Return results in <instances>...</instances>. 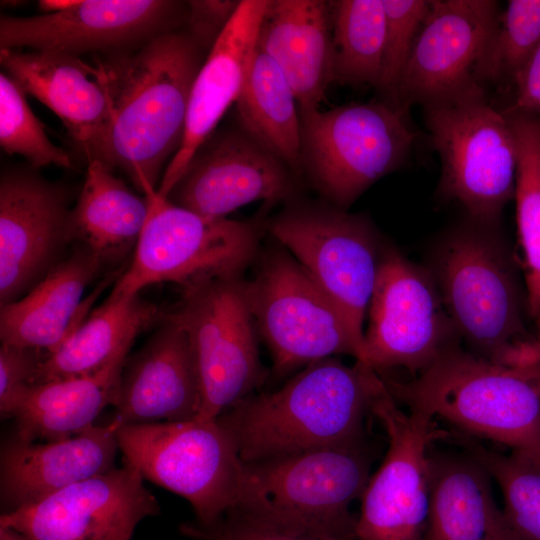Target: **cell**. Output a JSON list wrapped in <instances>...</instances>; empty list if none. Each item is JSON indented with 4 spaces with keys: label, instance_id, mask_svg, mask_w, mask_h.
Listing matches in <instances>:
<instances>
[{
    "label": "cell",
    "instance_id": "1",
    "mask_svg": "<svg viewBox=\"0 0 540 540\" xmlns=\"http://www.w3.org/2000/svg\"><path fill=\"white\" fill-rule=\"evenodd\" d=\"M201 50L187 32L169 31L95 61L110 102L99 160L144 195L157 190L163 164L182 143Z\"/></svg>",
    "mask_w": 540,
    "mask_h": 540
},
{
    "label": "cell",
    "instance_id": "2",
    "mask_svg": "<svg viewBox=\"0 0 540 540\" xmlns=\"http://www.w3.org/2000/svg\"><path fill=\"white\" fill-rule=\"evenodd\" d=\"M380 375L338 357L315 361L280 388L254 392L216 420L243 463L365 440Z\"/></svg>",
    "mask_w": 540,
    "mask_h": 540
},
{
    "label": "cell",
    "instance_id": "3",
    "mask_svg": "<svg viewBox=\"0 0 540 540\" xmlns=\"http://www.w3.org/2000/svg\"><path fill=\"white\" fill-rule=\"evenodd\" d=\"M379 375L409 410L540 461V359L499 364L458 344L408 381Z\"/></svg>",
    "mask_w": 540,
    "mask_h": 540
},
{
    "label": "cell",
    "instance_id": "4",
    "mask_svg": "<svg viewBox=\"0 0 540 540\" xmlns=\"http://www.w3.org/2000/svg\"><path fill=\"white\" fill-rule=\"evenodd\" d=\"M494 229L473 221L450 233L431 273L469 352L505 365L535 361L540 359V334L527 329V296Z\"/></svg>",
    "mask_w": 540,
    "mask_h": 540
},
{
    "label": "cell",
    "instance_id": "5",
    "mask_svg": "<svg viewBox=\"0 0 540 540\" xmlns=\"http://www.w3.org/2000/svg\"><path fill=\"white\" fill-rule=\"evenodd\" d=\"M371 462L363 440L244 463L233 509L290 529L351 540L356 519L350 506L365 490Z\"/></svg>",
    "mask_w": 540,
    "mask_h": 540
},
{
    "label": "cell",
    "instance_id": "6",
    "mask_svg": "<svg viewBox=\"0 0 540 540\" xmlns=\"http://www.w3.org/2000/svg\"><path fill=\"white\" fill-rule=\"evenodd\" d=\"M144 196L149 204L147 220L113 292L136 295L163 282L185 290L242 277L257 258L265 221L203 216L173 204L157 190Z\"/></svg>",
    "mask_w": 540,
    "mask_h": 540
},
{
    "label": "cell",
    "instance_id": "7",
    "mask_svg": "<svg viewBox=\"0 0 540 540\" xmlns=\"http://www.w3.org/2000/svg\"><path fill=\"white\" fill-rule=\"evenodd\" d=\"M405 112L386 101L299 112L302 175L324 201L347 210L408 157L416 133Z\"/></svg>",
    "mask_w": 540,
    "mask_h": 540
},
{
    "label": "cell",
    "instance_id": "8",
    "mask_svg": "<svg viewBox=\"0 0 540 540\" xmlns=\"http://www.w3.org/2000/svg\"><path fill=\"white\" fill-rule=\"evenodd\" d=\"M424 114L442 163L441 192L472 221L495 227L515 195L517 147L509 117L488 103L482 86L426 104Z\"/></svg>",
    "mask_w": 540,
    "mask_h": 540
},
{
    "label": "cell",
    "instance_id": "9",
    "mask_svg": "<svg viewBox=\"0 0 540 540\" xmlns=\"http://www.w3.org/2000/svg\"><path fill=\"white\" fill-rule=\"evenodd\" d=\"M260 257L245 280L254 323L282 378L328 357L353 356L364 363V345L345 317L305 268L277 244Z\"/></svg>",
    "mask_w": 540,
    "mask_h": 540
},
{
    "label": "cell",
    "instance_id": "10",
    "mask_svg": "<svg viewBox=\"0 0 540 540\" xmlns=\"http://www.w3.org/2000/svg\"><path fill=\"white\" fill-rule=\"evenodd\" d=\"M117 440L124 461L186 499L198 524L210 525L236 507L244 463L216 419L124 425Z\"/></svg>",
    "mask_w": 540,
    "mask_h": 540
},
{
    "label": "cell",
    "instance_id": "11",
    "mask_svg": "<svg viewBox=\"0 0 540 540\" xmlns=\"http://www.w3.org/2000/svg\"><path fill=\"white\" fill-rule=\"evenodd\" d=\"M265 230L305 268L364 345L383 247L372 223L326 201L296 197L265 221Z\"/></svg>",
    "mask_w": 540,
    "mask_h": 540
},
{
    "label": "cell",
    "instance_id": "12",
    "mask_svg": "<svg viewBox=\"0 0 540 540\" xmlns=\"http://www.w3.org/2000/svg\"><path fill=\"white\" fill-rule=\"evenodd\" d=\"M170 313L186 330L194 353L201 388L196 419H216L264 383L268 372L242 277L185 289Z\"/></svg>",
    "mask_w": 540,
    "mask_h": 540
},
{
    "label": "cell",
    "instance_id": "13",
    "mask_svg": "<svg viewBox=\"0 0 540 540\" xmlns=\"http://www.w3.org/2000/svg\"><path fill=\"white\" fill-rule=\"evenodd\" d=\"M364 332V364L378 374L413 376L461 343L431 271L396 248L382 247Z\"/></svg>",
    "mask_w": 540,
    "mask_h": 540
},
{
    "label": "cell",
    "instance_id": "14",
    "mask_svg": "<svg viewBox=\"0 0 540 540\" xmlns=\"http://www.w3.org/2000/svg\"><path fill=\"white\" fill-rule=\"evenodd\" d=\"M372 414L388 439L385 457L361 496L357 540H425L430 503V451L448 437L426 413L404 411L382 378Z\"/></svg>",
    "mask_w": 540,
    "mask_h": 540
},
{
    "label": "cell",
    "instance_id": "15",
    "mask_svg": "<svg viewBox=\"0 0 540 540\" xmlns=\"http://www.w3.org/2000/svg\"><path fill=\"white\" fill-rule=\"evenodd\" d=\"M298 179L285 162L236 124L207 137L166 198L200 215L226 218L256 201L286 204L297 197Z\"/></svg>",
    "mask_w": 540,
    "mask_h": 540
},
{
    "label": "cell",
    "instance_id": "16",
    "mask_svg": "<svg viewBox=\"0 0 540 540\" xmlns=\"http://www.w3.org/2000/svg\"><path fill=\"white\" fill-rule=\"evenodd\" d=\"M143 479L125 461L122 467L2 513L0 527L31 540H131L143 519L160 513Z\"/></svg>",
    "mask_w": 540,
    "mask_h": 540
},
{
    "label": "cell",
    "instance_id": "17",
    "mask_svg": "<svg viewBox=\"0 0 540 540\" xmlns=\"http://www.w3.org/2000/svg\"><path fill=\"white\" fill-rule=\"evenodd\" d=\"M500 14L493 0H432L394 105L406 111L482 86L478 72Z\"/></svg>",
    "mask_w": 540,
    "mask_h": 540
},
{
    "label": "cell",
    "instance_id": "18",
    "mask_svg": "<svg viewBox=\"0 0 540 540\" xmlns=\"http://www.w3.org/2000/svg\"><path fill=\"white\" fill-rule=\"evenodd\" d=\"M181 3L167 0H78L71 8L32 17L1 16L0 49L77 56L122 52L173 31Z\"/></svg>",
    "mask_w": 540,
    "mask_h": 540
},
{
    "label": "cell",
    "instance_id": "19",
    "mask_svg": "<svg viewBox=\"0 0 540 540\" xmlns=\"http://www.w3.org/2000/svg\"><path fill=\"white\" fill-rule=\"evenodd\" d=\"M64 189L32 170L0 179V305L28 293L61 260L73 240Z\"/></svg>",
    "mask_w": 540,
    "mask_h": 540
},
{
    "label": "cell",
    "instance_id": "20",
    "mask_svg": "<svg viewBox=\"0 0 540 540\" xmlns=\"http://www.w3.org/2000/svg\"><path fill=\"white\" fill-rule=\"evenodd\" d=\"M201 388L189 336L171 314L123 366L111 422L117 425L196 419Z\"/></svg>",
    "mask_w": 540,
    "mask_h": 540
},
{
    "label": "cell",
    "instance_id": "21",
    "mask_svg": "<svg viewBox=\"0 0 540 540\" xmlns=\"http://www.w3.org/2000/svg\"><path fill=\"white\" fill-rule=\"evenodd\" d=\"M270 0H241L233 18L202 64L191 89L185 132L157 188L167 197L192 155L236 103L246 82L258 34Z\"/></svg>",
    "mask_w": 540,
    "mask_h": 540
},
{
    "label": "cell",
    "instance_id": "22",
    "mask_svg": "<svg viewBox=\"0 0 540 540\" xmlns=\"http://www.w3.org/2000/svg\"><path fill=\"white\" fill-rule=\"evenodd\" d=\"M106 262L85 245L61 260L18 300L0 306L2 344L55 353L83 323L94 300L124 272H112L82 301L87 286Z\"/></svg>",
    "mask_w": 540,
    "mask_h": 540
},
{
    "label": "cell",
    "instance_id": "23",
    "mask_svg": "<svg viewBox=\"0 0 540 540\" xmlns=\"http://www.w3.org/2000/svg\"><path fill=\"white\" fill-rule=\"evenodd\" d=\"M119 428L110 421L58 441L26 442L14 436L6 440L0 452L3 513L114 469Z\"/></svg>",
    "mask_w": 540,
    "mask_h": 540
},
{
    "label": "cell",
    "instance_id": "24",
    "mask_svg": "<svg viewBox=\"0 0 540 540\" xmlns=\"http://www.w3.org/2000/svg\"><path fill=\"white\" fill-rule=\"evenodd\" d=\"M0 63L26 95L57 115L87 161L99 159L110 102L95 67L73 55L18 49H0Z\"/></svg>",
    "mask_w": 540,
    "mask_h": 540
},
{
    "label": "cell",
    "instance_id": "25",
    "mask_svg": "<svg viewBox=\"0 0 540 540\" xmlns=\"http://www.w3.org/2000/svg\"><path fill=\"white\" fill-rule=\"evenodd\" d=\"M257 46L283 73L299 112L320 109L332 83L329 1L270 0Z\"/></svg>",
    "mask_w": 540,
    "mask_h": 540
},
{
    "label": "cell",
    "instance_id": "26",
    "mask_svg": "<svg viewBox=\"0 0 540 540\" xmlns=\"http://www.w3.org/2000/svg\"><path fill=\"white\" fill-rule=\"evenodd\" d=\"M491 475L472 454L430 451L425 540H513Z\"/></svg>",
    "mask_w": 540,
    "mask_h": 540
},
{
    "label": "cell",
    "instance_id": "27",
    "mask_svg": "<svg viewBox=\"0 0 540 540\" xmlns=\"http://www.w3.org/2000/svg\"><path fill=\"white\" fill-rule=\"evenodd\" d=\"M161 317L139 294L111 291L105 302L40 366L31 384L89 376L125 361L136 336Z\"/></svg>",
    "mask_w": 540,
    "mask_h": 540
},
{
    "label": "cell",
    "instance_id": "28",
    "mask_svg": "<svg viewBox=\"0 0 540 540\" xmlns=\"http://www.w3.org/2000/svg\"><path fill=\"white\" fill-rule=\"evenodd\" d=\"M125 361L93 375L29 385L14 416V437L58 441L93 427L106 407L118 403Z\"/></svg>",
    "mask_w": 540,
    "mask_h": 540
},
{
    "label": "cell",
    "instance_id": "29",
    "mask_svg": "<svg viewBox=\"0 0 540 540\" xmlns=\"http://www.w3.org/2000/svg\"><path fill=\"white\" fill-rule=\"evenodd\" d=\"M149 212L146 197L136 195L106 163L88 161L85 181L71 210V232L105 262L136 246Z\"/></svg>",
    "mask_w": 540,
    "mask_h": 540
},
{
    "label": "cell",
    "instance_id": "30",
    "mask_svg": "<svg viewBox=\"0 0 540 540\" xmlns=\"http://www.w3.org/2000/svg\"><path fill=\"white\" fill-rule=\"evenodd\" d=\"M235 107L237 124L300 178L298 102L279 67L257 45Z\"/></svg>",
    "mask_w": 540,
    "mask_h": 540
},
{
    "label": "cell",
    "instance_id": "31",
    "mask_svg": "<svg viewBox=\"0 0 540 540\" xmlns=\"http://www.w3.org/2000/svg\"><path fill=\"white\" fill-rule=\"evenodd\" d=\"M331 82L379 86L386 15L383 0L329 1Z\"/></svg>",
    "mask_w": 540,
    "mask_h": 540
},
{
    "label": "cell",
    "instance_id": "32",
    "mask_svg": "<svg viewBox=\"0 0 540 540\" xmlns=\"http://www.w3.org/2000/svg\"><path fill=\"white\" fill-rule=\"evenodd\" d=\"M504 112L517 147L514 199L528 312L540 333V116Z\"/></svg>",
    "mask_w": 540,
    "mask_h": 540
},
{
    "label": "cell",
    "instance_id": "33",
    "mask_svg": "<svg viewBox=\"0 0 540 540\" xmlns=\"http://www.w3.org/2000/svg\"><path fill=\"white\" fill-rule=\"evenodd\" d=\"M499 486L503 515L513 540H540V461L519 453H500L469 436L457 437Z\"/></svg>",
    "mask_w": 540,
    "mask_h": 540
},
{
    "label": "cell",
    "instance_id": "34",
    "mask_svg": "<svg viewBox=\"0 0 540 540\" xmlns=\"http://www.w3.org/2000/svg\"><path fill=\"white\" fill-rule=\"evenodd\" d=\"M0 145L6 153L24 157L32 169L72 167L70 155L50 141L26 94L4 71L0 73Z\"/></svg>",
    "mask_w": 540,
    "mask_h": 540
},
{
    "label": "cell",
    "instance_id": "35",
    "mask_svg": "<svg viewBox=\"0 0 540 540\" xmlns=\"http://www.w3.org/2000/svg\"><path fill=\"white\" fill-rule=\"evenodd\" d=\"M540 42V0H510L501 11L478 81L514 79Z\"/></svg>",
    "mask_w": 540,
    "mask_h": 540
},
{
    "label": "cell",
    "instance_id": "36",
    "mask_svg": "<svg viewBox=\"0 0 540 540\" xmlns=\"http://www.w3.org/2000/svg\"><path fill=\"white\" fill-rule=\"evenodd\" d=\"M386 29L378 90L394 105L398 86L418 32L430 8L429 0H383ZM395 106V105H394Z\"/></svg>",
    "mask_w": 540,
    "mask_h": 540
},
{
    "label": "cell",
    "instance_id": "37",
    "mask_svg": "<svg viewBox=\"0 0 540 540\" xmlns=\"http://www.w3.org/2000/svg\"><path fill=\"white\" fill-rule=\"evenodd\" d=\"M179 530L192 540H335L274 524L236 509L210 525L192 521L181 524Z\"/></svg>",
    "mask_w": 540,
    "mask_h": 540
},
{
    "label": "cell",
    "instance_id": "38",
    "mask_svg": "<svg viewBox=\"0 0 540 540\" xmlns=\"http://www.w3.org/2000/svg\"><path fill=\"white\" fill-rule=\"evenodd\" d=\"M48 357L42 350L11 344L0 347V415L14 418L23 395Z\"/></svg>",
    "mask_w": 540,
    "mask_h": 540
},
{
    "label": "cell",
    "instance_id": "39",
    "mask_svg": "<svg viewBox=\"0 0 540 540\" xmlns=\"http://www.w3.org/2000/svg\"><path fill=\"white\" fill-rule=\"evenodd\" d=\"M241 0H191L187 2L188 34L209 51L229 24Z\"/></svg>",
    "mask_w": 540,
    "mask_h": 540
},
{
    "label": "cell",
    "instance_id": "40",
    "mask_svg": "<svg viewBox=\"0 0 540 540\" xmlns=\"http://www.w3.org/2000/svg\"><path fill=\"white\" fill-rule=\"evenodd\" d=\"M516 93L506 112L540 116V42L515 75Z\"/></svg>",
    "mask_w": 540,
    "mask_h": 540
},
{
    "label": "cell",
    "instance_id": "41",
    "mask_svg": "<svg viewBox=\"0 0 540 540\" xmlns=\"http://www.w3.org/2000/svg\"><path fill=\"white\" fill-rule=\"evenodd\" d=\"M77 2L78 0H41L38 7L44 14H48L67 10Z\"/></svg>",
    "mask_w": 540,
    "mask_h": 540
},
{
    "label": "cell",
    "instance_id": "42",
    "mask_svg": "<svg viewBox=\"0 0 540 540\" xmlns=\"http://www.w3.org/2000/svg\"><path fill=\"white\" fill-rule=\"evenodd\" d=\"M0 540H31L21 533L10 529L0 527Z\"/></svg>",
    "mask_w": 540,
    "mask_h": 540
}]
</instances>
